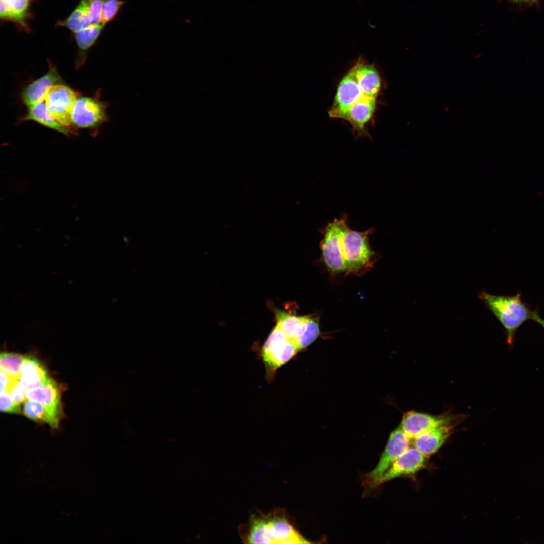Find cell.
Wrapping results in <instances>:
<instances>
[{
  "instance_id": "obj_1",
  "label": "cell",
  "mask_w": 544,
  "mask_h": 544,
  "mask_svg": "<svg viewBox=\"0 0 544 544\" xmlns=\"http://www.w3.org/2000/svg\"><path fill=\"white\" fill-rule=\"evenodd\" d=\"M243 538L250 543H310L302 536L281 510L250 518Z\"/></svg>"
},
{
  "instance_id": "obj_2",
  "label": "cell",
  "mask_w": 544,
  "mask_h": 544,
  "mask_svg": "<svg viewBox=\"0 0 544 544\" xmlns=\"http://www.w3.org/2000/svg\"><path fill=\"white\" fill-rule=\"evenodd\" d=\"M480 297L504 327L507 343L512 346L517 329L525 321L532 319L533 311L522 301L521 293L509 296L483 292Z\"/></svg>"
},
{
  "instance_id": "obj_3",
  "label": "cell",
  "mask_w": 544,
  "mask_h": 544,
  "mask_svg": "<svg viewBox=\"0 0 544 544\" xmlns=\"http://www.w3.org/2000/svg\"><path fill=\"white\" fill-rule=\"evenodd\" d=\"M372 229L358 232L349 228L343 239V251L347 274H359L371 268L375 252L369 243Z\"/></svg>"
},
{
  "instance_id": "obj_4",
  "label": "cell",
  "mask_w": 544,
  "mask_h": 544,
  "mask_svg": "<svg viewBox=\"0 0 544 544\" xmlns=\"http://www.w3.org/2000/svg\"><path fill=\"white\" fill-rule=\"evenodd\" d=\"M298 351L295 343L276 325L262 349L267 379L272 380L277 369L292 359Z\"/></svg>"
},
{
  "instance_id": "obj_5",
  "label": "cell",
  "mask_w": 544,
  "mask_h": 544,
  "mask_svg": "<svg viewBox=\"0 0 544 544\" xmlns=\"http://www.w3.org/2000/svg\"><path fill=\"white\" fill-rule=\"evenodd\" d=\"M347 217L335 219L328 223L324 229L321 244L323 260L328 270L333 274L345 271L342 239L349 228Z\"/></svg>"
},
{
  "instance_id": "obj_6",
  "label": "cell",
  "mask_w": 544,
  "mask_h": 544,
  "mask_svg": "<svg viewBox=\"0 0 544 544\" xmlns=\"http://www.w3.org/2000/svg\"><path fill=\"white\" fill-rule=\"evenodd\" d=\"M80 93L69 87L57 84L47 92L45 103L50 114L61 124L70 127L73 109Z\"/></svg>"
},
{
  "instance_id": "obj_7",
  "label": "cell",
  "mask_w": 544,
  "mask_h": 544,
  "mask_svg": "<svg viewBox=\"0 0 544 544\" xmlns=\"http://www.w3.org/2000/svg\"><path fill=\"white\" fill-rule=\"evenodd\" d=\"M107 104L99 97H80L75 104L72 120L77 127L96 128L108 120Z\"/></svg>"
},
{
  "instance_id": "obj_8",
  "label": "cell",
  "mask_w": 544,
  "mask_h": 544,
  "mask_svg": "<svg viewBox=\"0 0 544 544\" xmlns=\"http://www.w3.org/2000/svg\"><path fill=\"white\" fill-rule=\"evenodd\" d=\"M410 439L401 428H398L390 434L388 442L380 460L373 470L366 476L367 484L376 486L379 479L392 463L410 448Z\"/></svg>"
},
{
  "instance_id": "obj_9",
  "label": "cell",
  "mask_w": 544,
  "mask_h": 544,
  "mask_svg": "<svg viewBox=\"0 0 544 544\" xmlns=\"http://www.w3.org/2000/svg\"><path fill=\"white\" fill-rule=\"evenodd\" d=\"M365 96L351 68L339 83L333 104L328 111L330 117L339 118L344 112Z\"/></svg>"
},
{
  "instance_id": "obj_10",
  "label": "cell",
  "mask_w": 544,
  "mask_h": 544,
  "mask_svg": "<svg viewBox=\"0 0 544 544\" xmlns=\"http://www.w3.org/2000/svg\"><path fill=\"white\" fill-rule=\"evenodd\" d=\"M453 419L449 415L433 416L410 411L403 416L400 428L411 440L426 431L449 424Z\"/></svg>"
},
{
  "instance_id": "obj_11",
  "label": "cell",
  "mask_w": 544,
  "mask_h": 544,
  "mask_svg": "<svg viewBox=\"0 0 544 544\" xmlns=\"http://www.w3.org/2000/svg\"><path fill=\"white\" fill-rule=\"evenodd\" d=\"M26 398L40 403L59 425L62 416L61 389L54 380L50 378L40 387L27 390Z\"/></svg>"
},
{
  "instance_id": "obj_12",
  "label": "cell",
  "mask_w": 544,
  "mask_h": 544,
  "mask_svg": "<svg viewBox=\"0 0 544 544\" xmlns=\"http://www.w3.org/2000/svg\"><path fill=\"white\" fill-rule=\"evenodd\" d=\"M427 458V456L415 447H410L382 475L376 485L401 476L415 473L423 468Z\"/></svg>"
},
{
  "instance_id": "obj_13",
  "label": "cell",
  "mask_w": 544,
  "mask_h": 544,
  "mask_svg": "<svg viewBox=\"0 0 544 544\" xmlns=\"http://www.w3.org/2000/svg\"><path fill=\"white\" fill-rule=\"evenodd\" d=\"M32 3V0H0L1 20L13 22L20 30L30 32Z\"/></svg>"
},
{
  "instance_id": "obj_14",
  "label": "cell",
  "mask_w": 544,
  "mask_h": 544,
  "mask_svg": "<svg viewBox=\"0 0 544 544\" xmlns=\"http://www.w3.org/2000/svg\"><path fill=\"white\" fill-rule=\"evenodd\" d=\"M62 82L56 68L51 65L44 75L29 84L22 92L21 99L28 108L42 102L49 88Z\"/></svg>"
},
{
  "instance_id": "obj_15",
  "label": "cell",
  "mask_w": 544,
  "mask_h": 544,
  "mask_svg": "<svg viewBox=\"0 0 544 544\" xmlns=\"http://www.w3.org/2000/svg\"><path fill=\"white\" fill-rule=\"evenodd\" d=\"M375 106L376 99L365 96L344 112L339 118L349 121L358 133L366 134L364 126L372 117Z\"/></svg>"
},
{
  "instance_id": "obj_16",
  "label": "cell",
  "mask_w": 544,
  "mask_h": 544,
  "mask_svg": "<svg viewBox=\"0 0 544 544\" xmlns=\"http://www.w3.org/2000/svg\"><path fill=\"white\" fill-rule=\"evenodd\" d=\"M451 423L418 435L413 439L414 447L427 457L434 454L440 448L450 435L452 429Z\"/></svg>"
},
{
  "instance_id": "obj_17",
  "label": "cell",
  "mask_w": 544,
  "mask_h": 544,
  "mask_svg": "<svg viewBox=\"0 0 544 544\" xmlns=\"http://www.w3.org/2000/svg\"><path fill=\"white\" fill-rule=\"evenodd\" d=\"M352 68L358 84L364 95L376 99L380 89L381 80L374 65L359 59Z\"/></svg>"
},
{
  "instance_id": "obj_18",
  "label": "cell",
  "mask_w": 544,
  "mask_h": 544,
  "mask_svg": "<svg viewBox=\"0 0 544 544\" xmlns=\"http://www.w3.org/2000/svg\"><path fill=\"white\" fill-rule=\"evenodd\" d=\"M49 378L45 368L37 359L32 357H25L19 380L27 390L40 387Z\"/></svg>"
},
{
  "instance_id": "obj_19",
  "label": "cell",
  "mask_w": 544,
  "mask_h": 544,
  "mask_svg": "<svg viewBox=\"0 0 544 544\" xmlns=\"http://www.w3.org/2000/svg\"><path fill=\"white\" fill-rule=\"evenodd\" d=\"M28 109L27 113L21 119V121L33 120L66 136L76 134L72 128L64 126L55 119L43 101Z\"/></svg>"
},
{
  "instance_id": "obj_20",
  "label": "cell",
  "mask_w": 544,
  "mask_h": 544,
  "mask_svg": "<svg viewBox=\"0 0 544 544\" xmlns=\"http://www.w3.org/2000/svg\"><path fill=\"white\" fill-rule=\"evenodd\" d=\"M105 24L101 23L91 24L74 33V38L78 48L77 66L85 62L88 52L99 37Z\"/></svg>"
},
{
  "instance_id": "obj_21",
  "label": "cell",
  "mask_w": 544,
  "mask_h": 544,
  "mask_svg": "<svg viewBox=\"0 0 544 544\" xmlns=\"http://www.w3.org/2000/svg\"><path fill=\"white\" fill-rule=\"evenodd\" d=\"M275 313L277 325L294 342L304 329L307 316H298L280 310H276Z\"/></svg>"
},
{
  "instance_id": "obj_22",
  "label": "cell",
  "mask_w": 544,
  "mask_h": 544,
  "mask_svg": "<svg viewBox=\"0 0 544 544\" xmlns=\"http://www.w3.org/2000/svg\"><path fill=\"white\" fill-rule=\"evenodd\" d=\"M91 24L88 0H81L71 14L66 19L57 21L56 26L66 28L74 33Z\"/></svg>"
},
{
  "instance_id": "obj_23",
  "label": "cell",
  "mask_w": 544,
  "mask_h": 544,
  "mask_svg": "<svg viewBox=\"0 0 544 544\" xmlns=\"http://www.w3.org/2000/svg\"><path fill=\"white\" fill-rule=\"evenodd\" d=\"M23 413L27 418L35 422L47 424L53 429L59 428V425L39 402L27 399L23 403Z\"/></svg>"
},
{
  "instance_id": "obj_24",
  "label": "cell",
  "mask_w": 544,
  "mask_h": 544,
  "mask_svg": "<svg viewBox=\"0 0 544 544\" xmlns=\"http://www.w3.org/2000/svg\"><path fill=\"white\" fill-rule=\"evenodd\" d=\"M25 357L20 354L3 352L0 356V368L9 376L19 379L21 367Z\"/></svg>"
},
{
  "instance_id": "obj_25",
  "label": "cell",
  "mask_w": 544,
  "mask_h": 544,
  "mask_svg": "<svg viewBox=\"0 0 544 544\" xmlns=\"http://www.w3.org/2000/svg\"><path fill=\"white\" fill-rule=\"evenodd\" d=\"M319 332L318 319L307 316L304 329L294 342L298 351L306 348L313 343L319 335Z\"/></svg>"
},
{
  "instance_id": "obj_26",
  "label": "cell",
  "mask_w": 544,
  "mask_h": 544,
  "mask_svg": "<svg viewBox=\"0 0 544 544\" xmlns=\"http://www.w3.org/2000/svg\"><path fill=\"white\" fill-rule=\"evenodd\" d=\"M125 2L122 0H104L101 23L106 24L113 21L117 16Z\"/></svg>"
},
{
  "instance_id": "obj_27",
  "label": "cell",
  "mask_w": 544,
  "mask_h": 544,
  "mask_svg": "<svg viewBox=\"0 0 544 544\" xmlns=\"http://www.w3.org/2000/svg\"><path fill=\"white\" fill-rule=\"evenodd\" d=\"M0 410L2 412L11 414H20V405L16 403L9 393H1Z\"/></svg>"
},
{
  "instance_id": "obj_28",
  "label": "cell",
  "mask_w": 544,
  "mask_h": 544,
  "mask_svg": "<svg viewBox=\"0 0 544 544\" xmlns=\"http://www.w3.org/2000/svg\"><path fill=\"white\" fill-rule=\"evenodd\" d=\"M104 0H88V8L91 24L101 23L102 12Z\"/></svg>"
},
{
  "instance_id": "obj_29",
  "label": "cell",
  "mask_w": 544,
  "mask_h": 544,
  "mask_svg": "<svg viewBox=\"0 0 544 544\" xmlns=\"http://www.w3.org/2000/svg\"><path fill=\"white\" fill-rule=\"evenodd\" d=\"M27 390L21 384L19 379H16L11 386L9 393L14 401L20 405L26 400Z\"/></svg>"
},
{
  "instance_id": "obj_30",
  "label": "cell",
  "mask_w": 544,
  "mask_h": 544,
  "mask_svg": "<svg viewBox=\"0 0 544 544\" xmlns=\"http://www.w3.org/2000/svg\"><path fill=\"white\" fill-rule=\"evenodd\" d=\"M1 385L0 391L1 393L7 392L9 393L10 389L14 383V381L17 379L12 378L3 371H1Z\"/></svg>"
},
{
  "instance_id": "obj_31",
  "label": "cell",
  "mask_w": 544,
  "mask_h": 544,
  "mask_svg": "<svg viewBox=\"0 0 544 544\" xmlns=\"http://www.w3.org/2000/svg\"><path fill=\"white\" fill-rule=\"evenodd\" d=\"M532 320L536 321L539 324H540L542 327L544 329V320L542 319L538 315V313L537 310H533V314L532 317Z\"/></svg>"
},
{
  "instance_id": "obj_32",
  "label": "cell",
  "mask_w": 544,
  "mask_h": 544,
  "mask_svg": "<svg viewBox=\"0 0 544 544\" xmlns=\"http://www.w3.org/2000/svg\"><path fill=\"white\" fill-rule=\"evenodd\" d=\"M512 1H515V2H523V3H528V4H532V3H536L538 0H512Z\"/></svg>"
}]
</instances>
